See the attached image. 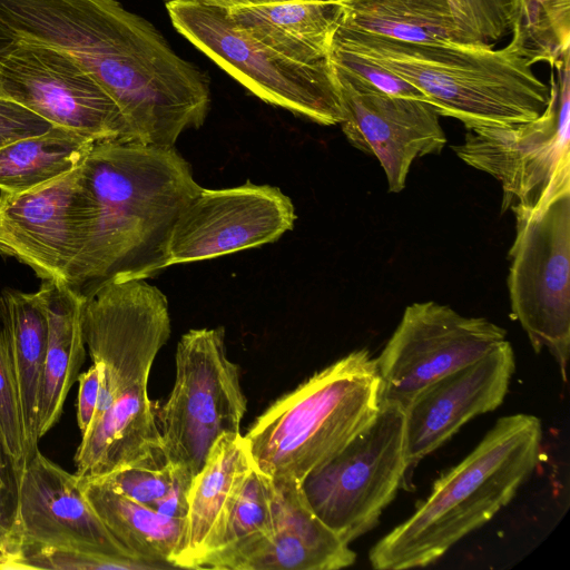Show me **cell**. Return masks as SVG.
Segmentation results:
<instances>
[{"label": "cell", "mask_w": 570, "mask_h": 570, "mask_svg": "<svg viewBox=\"0 0 570 570\" xmlns=\"http://www.w3.org/2000/svg\"><path fill=\"white\" fill-rule=\"evenodd\" d=\"M82 327L102 377L94 420L73 461L81 479L166 463L148 379L170 336L165 294L144 278L110 279L85 294Z\"/></svg>", "instance_id": "cell-1"}, {"label": "cell", "mask_w": 570, "mask_h": 570, "mask_svg": "<svg viewBox=\"0 0 570 570\" xmlns=\"http://www.w3.org/2000/svg\"><path fill=\"white\" fill-rule=\"evenodd\" d=\"M81 168L92 218L69 286L87 294L110 279H147L167 268L173 227L203 189L189 163L175 147L116 139L95 142Z\"/></svg>", "instance_id": "cell-2"}, {"label": "cell", "mask_w": 570, "mask_h": 570, "mask_svg": "<svg viewBox=\"0 0 570 570\" xmlns=\"http://www.w3.org/2000/svg\"><path fill=\"white\" fill-rule=\"evenodd\" d=\"M543 432L531 414L497 421L459 464L435 480L416 510L368 553L377 570L434 563L455 543L501 511L534 472Z\"/></svg>", "instance_id": "cell-3"}, {"label": "cell", "mask_w": 570, "mask_h": 570, "mask_svg": "<svg viewBox=\"0 0 570 570\" xmlns=\"http://www.w3.org/2000/svg\"><path fill=\"white\" fill-rule=\"evenodd\" d=\"M332 48L348 52L416 88L440 116L465 129L528 122L549 105L540 80L511 43H411L337 29Z\"/></svg>", "instance_id": "cell-4"}, {"label": "cell", "mask_w": 570, "mask_h": 570, "mask_svg": "<svg viewBox=\"0 0 570 570\" xmlns=\"http://www.w3.org/2000/svg\"><path fill=\"white\" fill-rule=\"evenodd\" d=\"M380 406L376 357L360 348L277 399L243 436L261 472L302 482L364 431Z\"/></svg>", "instance_id": "cell-5"}, {"label": "cell", "mask_w": 570, "mask_h": 570, "mask_svg": "<svg viewBox=\"0 0 570 570\" xmlns=\"http://www.w3.org/2000/svg\"><path fill=\"white\" fill-rule=\"evenodd\" d=\"M167 11L180 35L262 100L320 125L341 122L330 59H289L240 28L227 9L202 0H170Z\"/></svg>", "instance_id": "cell-6"}, {"label": "cell", "mask_w": 570, "mask_h": 570, "mask_svg": "<svg viewBox=\"0 0 570 570\" xmlns=\"http://www.w3.org/2000/svg\"><path fill=\"white\" fill-rule=\"evenodd\" d=\"M176 377L156 407L161 449L195 476L223 434L240 433L247 400L239 366L227 356L224 327L190 330L176 348Z\"/></svg>", "instance_id": "cell-7"}, {"label": "cell", "mask_w": 570, "mask_h": 570, "mask_svg": "<svg viewBox=\"0 0 570 570\" xmlns=\"http://www.w3.org/2000/svg\"><path fill=\"white\" fill-rule=\"evenodd\" d=\"M507 279L511 313L535 352L547 348L562 377L570 346V190L534 209H513Z\"/></svg>", "instance_id": "cell-8"}, {"label": "cell", "mask_w": 570, "mask_h": 570, "mask_svg": "<svg viewBox=\"0 0 570 570\" xmlns=\"http://www.w3.org/2000/svg\"><path fill=\"white\" fill-rule=\"evenodd\" d=\"M551 75V97L534 120L466 129L452 146L466 165L494 177L502 187V213L534 209L570 190L569 60Z\"/></svg>", "instance_id": "cell-9"}, {"label": "cell", "mask_w": 570, "mask_h": 570, "mask_svg": "<svg viewBox=\"0 0 570 570\" xmlns=\"http://www.w3.org/2000/svg\"><path fill=\"white\" fill-rule=\"evenodd\" d=\"M407 470L404 410L381 404L375 420L301 487L312 511L350 544L376 525Z\"/></svg>", "instance_id": "cell-10"}, {"label": "cell", "mask_w": 570, "mask_h": 570, "mask_svg": "<svg viewBox=\"0 0 570 570\" xmlns=\"http://www.w3.org/2000/svg\"><path fill=\"white\" fill-rule=\"evenodd\" d=\"M505 336L484 317L463 316L433 301L406 306L376 357L381 404L404 410L425 386L483 357Z\"/></svg>", "instance_id": "cell-11"}, {"label": "cell", "mask_w": 570, "mask_h": 570, "mask_svg": "<svg viewBox=\"0 0 570 570\" xmlns=\"http://www.w3.org/2000/svg\"><path fill=\"white\" fill-rule=\"evenodd\" d=\"M0 96L95 142L135 141L116 101L61 49L18 39L0 65Z\"/></svg>", "instance_id": "cell-12"}, {"label": "cell", "mask_w": 570, "mask_h": 570, "mask_svg": "<svg viewBox=\"0 0 570 570\" xmlns=\"http://www.w3.org/2000/svg\"><path fill=\"white\" fill-rule=\"evenodd\" d=\"M92 200L81 166L39 187L0 193V253L42 281L70 284L91 226Z\"/></svg>", "instance_id": "cell-13"}, {"label": "cell", "mask_w": 570, "mask_h": 570, "mask_svg": "<svg viewBox=\"0 0 570 570\" xmlns=\"http://www.w3.org/2000/svg\"><path fill=\"white\" fill-rule=\"evenodd\" d=\"M296 219L289 197L271 185L203 188L178 216L166 266L233 254L277 240Z\"/></svg>", "instance_id": "cell-14"}, {"label": "cell", "mask_w": 570, "mask_h": 570, "mask_svg": "<svg viewBox=\"0 0 570 570\" xmlns=\"http://www.w3.org/2000/svg\"><path fill=\"white\" fill-rule=\"evenodd\" d=\"M331 65L342 109L338 125L344 136L356 149L377 158L391 193L402 191L413 161L440 155L445 147L441 116L425 100L385 94Z\"/></svg>", "instance_id": "cell-15"}, {"label": "cell", "mask_w": 570, "mask_h": 570, "mask_svg": "<svg viewBox=\"0 0 570 570\" xmlns=\"http://www.w3.org/2000/svg\"><path fill=\"white\" fill-rule=\"evenodd\" d=\"M515 361L509 341L434 381L404 409L409 469L449 441L471 419L494 411L508 393Z\"/></svg>", "instance_id": "cell-16"}, {"label": "cell", "mask_w": 570, "mask_h": 570, "mask_svg": "<svg viewBox=\"0 0 570 570\" xmlns=\"http://www.w3.org/2000/svg\"><path fill=\"white\" fill-rule=\"evenodd\" d=\"M18 541L136 559L97 515L82 492L79 476L39 450L22 471L17 531L3 549Z\"/></svg>", "instance_id": "cell-17"}, {"label": "cell", "mask_w": 570, "mask_h": 570, "mask_svg": "<svg viewBox=\"0 0 570 570\" xmlns=\"http://www.w3.org/2000/svg\"><path fill=\"white\" fill-rule=\"evenodd\" d=\"M272 531L212 561L218 570H337L355 552L312 511L301 482L274 480Z\"/></svg>", "instance_id": "cell-18"}, {"label": "cell", "mask_w": 570, "mask_h": 570, "mask_svg": "<svg viewBox=\"0 0 570 570\" xmlns=\"http://www.w3.org/2000/svg\"><path fill=\"white\" fill-rule=\"evenodd\" d=\"M253 464L240 433L223 434L216 441L205 464L191 480L183 539L174 559L176 568L197 569L214 551L226 517Z\"/></svg>", "instance_id": "cell-19"}, {"label": "cell", "mask_w": 570, "mask_h": 570, "mask_svg": "<svg viewBox=\"0 0 570 570\" xmlns=\"http://www.w3.org/2000/svg\"><path fill=\"white\" fill-rule=\"evenodd\" d=\"M47 316V350L38 409L39 440L59 421L86 357L85 295L63 283L42 281L37 292Z\"/></svg>", "instance_id": "cell-20"}, {"label": "cell", "mask_w": 570, "mask_h": 570, "mask_svg": "<svg viewBox=\"0 0 570 570\" xmlns=\"http://www.w3.org/2000/svg\"><path fill=\"white\" fill-rule=\"evenodd\" d=\"M227 10L254 38L303 63L328 59L340 26V9L334 0H299Z\"/></svg>", "instance_id": "cell-21"}, {"label": "cell", "mask_w": 570, "mask_h": 570, "mask_svg": "<svg viewBox=\"0 0 570 570\" xmlns=\"http://www.w3.org/2000/svg\"><path fill=\"white\" fill-rule=\"evenodd\" d=\"M0 330L22 412L27 462L38 449V409L47 350V316L39 294L6 288Z\"/></svg>", "instance_id": "cell-22"}, {"label": "cell", "mask_w": 570, "mask_h": 570, "mask_svg": "<svg viewBox=\"0 0 570 570\" xmlns=\"http://www.w3.org/2000/svg\"><path fill=\"white\" fill-rule=\"evenodd\" d=\"M338 29L411 43H468L449 0H334Z\"/></svg>", "instance_id": "cell-23"}, {"label": "cell", "mask_w": 570, "mask_h": 570, "mask_svg": "<svg viewBox=\"0 0 570 570\" xmlns=\"http://www.w3.org/2000/svg\"><path fill=\"white\" fill-rule=\"evenodd\" d=\"M82 492L110 533L138 560L176 568L185 519L160 514L96 479L79 478Z\"/></svg>", "instance_id": "cell-24"}, {"label": "cell", "mask_w": 570, "mask_h": 570, "mask_svg": "<svg viewBox=\"0 0 570 570\" xmlns=\"http://www.w3.org/2000/svg\"><path fill=\"white\" fill-rule=\"evenodd\" d=\"M94 144L73 130L52 126L0 148V191L30 190L73 171Z\"/></svg>", "instance_id": "cell-25"}, {"label": "cell", "mask_w": 570, "mask_h": 570, "mask_svg": "<svg viewBox=\"0 0 570 570\" xmlns=\"http://www.w3.org/2000/svg\"><path fill=\"white\" fill-rule=\"evenodd\" d=\"M511 42L529 63L560 69L569 60L570 0H515Z\"/></svg>", "instance_id": "cell-26"}, {"label": "cell", "mask_w": 570, "mask_h": 570, "mask_svg": "<svg viewBox=\"0 0 570 570\" xmlns=\"http://www.w3.org/2000/svg\"><path fill=\"white\" fill-rule=\"evenodd\" d=\"M193 478L183 466L167 461L126 466L96 480L160 514L185 519Z\"/></svg>", "instance_id": "cell-27"}, {"label": "cell", "mask_w": 570, "mask_h": 570, "mask_svg": "<svg viewBox=\"0 0 570 570\" xmlns=\"http://www.w3.org/2000/svg\"><path fill=\"white\" fill-rule=\"evenodd\" d=\"M274 481L253 464L226 517L214 551L197 569H206L212 561L268 534L274 525Z\"/></svg>", "instance_id": "cell-28"}, {"label": "cell", "mask_w": 570, "mask_h": 570, "mask_svg": "<svg viewBox=\"0 0 570 570\" xmlns=\"http://www.w3.org/2000/svg\"><path fill=\"white\" fill-rule=\"evenodd\" d=\"M0 569L141 570L159 568L153 563L137 559L117 558L88 553L70 548L18 541L0 551Z\"/></svg>", "instance_id": "cell-29"}, {"label": "cell", "mask_w": 570, "mask_h": 570, "mask_svg": "<svg viewBox=\"0 0 570 570\" xmlns=\"http://www.w3.org/2000/svg\"><path fill=\"white\" fill-rule=\"evenodd\" d=\"M468 43L492 45L511 31L515 0H449Z\"/></svg>", "instance_id": "cell-30"}, {"label": "cell", "mask_w": 570, "mask_h": 570, "mask_svg": "<svg viewBox=\"0 0 570 570\" xmlns=\"http://www.w3.org/2000/svg\"><path fill=\"white\" fill-rule=\"evenodd\" d=\"M0 429L14 462L23 471L27 464L26 435L16 380L0 332Z\"/></svg>", "instance_id": "cell-31"}, {"label": "cell", "mask_w": 570, "mask_h": 570, "mask_svg": "<svg viewBox=\"0 0 570 570\" xmlns=\"http://www.w3.org/2000/svg\"><path fill=\"white\" fill-rule=\"evenodd\" d=\"M21 474L0 429V550L12 541L17 531Z\"/></svg>", "instance_id": "cell-32"}, {"label": "cell", "mask_w": 570, "mask_h": 570, "mask_svg": "<svg viewBox=\"0 0 570 570\" xmlns=\"http://www.w3.org/2000/svg\"><path fill=\"white\" fill-rule=\"evenodd\" d=\"M328 59L385 94L425 100L416 88L402 78L360 57L332 48Z\"/></svg>", "instance_id": "cell-33"}, {"label": "cell", "mask_w": 570, "mask_h": 570, "mask_svg": "<svg viewBox=\"0 0 570 570\" xmlns=\"http://www.w3.org/2000/svg\"><path fill=\"white\" fill-rule=\"evenodd\" d=\"M52 125L20 104L0 97V148L46 132Z\"/></svg>", "instance_id": "cell-34"}, {"label": "cell", "mask_w": 570, "mask_h": 570, "mask_svg": "<svg viewBox=\"0 0 570 570\" xmlns=\"http://www.w3.org/2000/svg\"><path fill=\"white\" fill-rule=\"evenodd\" d=\"M102 377L101 365L92 362V365L83 373H79L77 381L79 383L77 399V423L83 435L95 416L99 399L100 384Z\"/></svg>", "instance_id": "cell-35"}, {"label": "cell", "mask_w": 570, "mask_h": 570, "mask_svg": "<svg viewBox=\"0 0 570 570\" xmlns=\"http://www.w3.org/2000/svg\"><path fill=\"white\" fill-rule=\"evenodd\" d=\"M208 4L222 7L225 9H235L243 7H255V6H264V4H273V3H282L289 1H299V0H202Z\"/></svg>", "instance_id": "cell-36"}, {"label": "cell", "mask_w": 570, "mask_h": 570, "mask_svg": "<svg viewBox=\"0 0 570 570\" xmlns=\"http://www.w3.org/2000/svg\"><path fill=\"white\" fill-rule=\"evenodd\" d=\"M17 42L18 38L0 22V65L16 47Z\"/></svg>", "instance_id": "cell-37"}]
</instances>
